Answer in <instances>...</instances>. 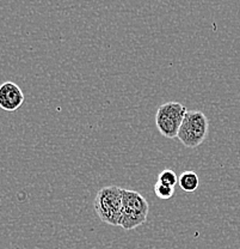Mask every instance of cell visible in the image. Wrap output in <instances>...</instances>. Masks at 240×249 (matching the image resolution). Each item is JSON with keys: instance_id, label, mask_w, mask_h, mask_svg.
<instances>
[{"instance_id": "cell-4", "label": "cell", "mask_w": 240, "mask_h": 249, "mask_svg": "<svg viewBox=\"0 0 240 249\" xmlns=\"http://www.w3.org/2000/svg\"><path fill=\"white\" fill-rule=\"evenodd\" d=\"M187 111L185 106L179 102H166L160 106L156 113V126L160 134L169 139L177 138Z\"/></svg>"}, {"instance_id": "cell-6", "label": "cell", "mask_w": 240, "mask_h": 249, "mask_svg": "<svg viewBox=\"0 0 240 249\" xmlns=\"http://www.w3.org/2000/svg\"><path fill=\"white\" fill-rule=\"evenodd\" d=\"M178 185L180 188L187 193H192L200 186V180H198V175L195 171L188 170L182 173V175L178 178Z\"/></svg>"}, {"instance_id": "cell-3", "label": "cell", "mask_w": 240, "mask_h": 249, "mask_svg": "<svg viewBox=\"0 0 240 249\" xmlns=\"http://www.w3.org/2000/svg\"><path fill=\"white\" fill-rule=\"evenodd\" d=\"M209 131V121L205 113L200 110H188L185 114L177 138L189 149L200 146L207 138Z\"/></svg>"}, {"instance_id": "cell-5", "label": "cell", "mask_w": 240, "mask_h": 249, "mask_svg": "<svg viewBox=\"0 0 240 249\" xmlns=\"http://www.w3.org/2000/svg\"><path fill=\"white\" fill-rule=\"evenodd\" d=\"M24 93L14 82H5L0 85V108L6 111H15L22 107Z\"/></svg>"}, {"instance_id": "cell-8", "label": "cell", "mask_w": 240, "mask_h": 249, "mask_svg": "<svg viewBox=\"0 0 240 249\" xmlns=\"http://www.w3.org/2000/svg\"><path fill=\"white\" fill-rule=\"evenodd\" d=\"M154 193L156 196H158L159 199L161 200H169L174 196L175 194V187H170V186H165L162 183L157 182L154 185Z\"/></svg>"}, {"instance_id": "cell-7", "label": "cell", "mask_w": 240, "mask_h": 249, "mask_svg": "<svg viewBox=\"0 0 240 249\" xmlns=\"http://www.w3.org/2000/svg\"><path fill=\"white\" fill-rule=\"evenodd\" d=\"M158 182L162 183L165 186L175 187L178 183V178L174 170L171 169H164L158 176Z\"/></svg>"}, {"instance_id": "cell-1", "label": "cell", "mask_w": 240, "mask_h": 249, "mask_svg": "<svg viewBox=\"0 0 240 249\" xmlns=\"http://www.w3.org/2000/svg\"><path fill=\"white\" fill-rule=\"evenodd\" d=\"M122 191L118 186H107L97 192L95 198V211L105 224L120 227L122 210Z\"/></svg>"}, {"instance_id": "cell-2", "label": "cell", "mask_w": 240, "mask_h": 249, "mask_svg": "<svg viewBox=\"0 0 240 249\" xmlns=\"http://www.w3.org/2000/svg\"><path fill=\"white\" fill-rule=\"evenodd\" d=\"M148 210V202L139 192L123 189L120 227L128 231L136 229L147 220Z\"/></svg>"}]
</instances>
